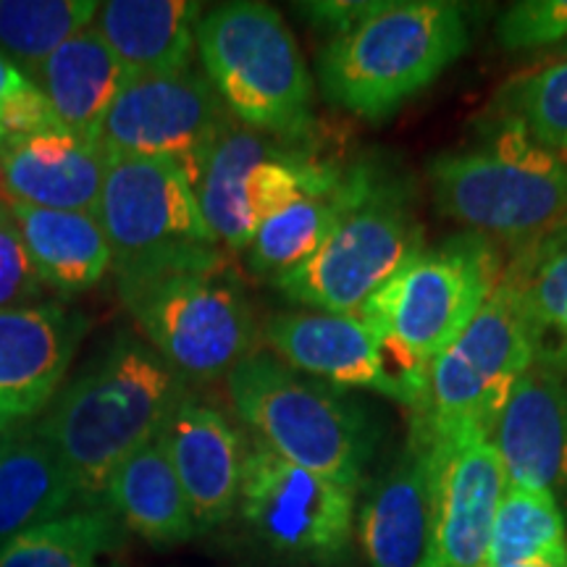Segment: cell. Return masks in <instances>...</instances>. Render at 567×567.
<instances>
[{"label":"cell","mask_w":567,"mask_h":567,"mask_svg":"<svg viewBox=\"0 0 567 567\" xmlns=\"http://www.w3.org/2000/svg\"><path fill=\"white\" fill-rule=\"evenodd\" d=\"M187 386L151 344L118 331L63 386L38 431L61 455L76 496L97 507L113 471L163 434Z\"/></svg>","instance_id":"cell-1"},{"label":"cell","mask_w":567,"mask_h":567,"mask_svg":"<svg viewBox=\"0 0 567 567\" xmlns=\"http://www.w3.org/2000/svg\"><path fill=\"white\" fill-rule=\"evenodd\" d=\"M471 45L463 6L446 0H371L354 24L323 42L316 74L323 97L384 122L434 84Z\"/></svg>","instance_id":"cell-2"},{"label":"cell","mask_w":567,"mask_h":567,"mask_svg":"<svg viewBox=\"0 0 567 567\" xmlns=\"http://www.w3.org/2000/svg\"><path fill=\"white\" fill-rule=\"evenodd\" d=\"M234 413L276 455L358 492L379 446L371 408L310 379L274 352H252L226 375Z\"/></svg>","instance_id":"cell-3"},{"label":"cell","mask_w":567,"mask_h":567,"mask_svg":"<svg viewBox=\"0 0 567 567\" xmlns=\"http://www.w3.org/2000/svg\"><path fill=\"white\" fill-rule=\"evenodd\" d=\"M431 197L465 231L515 250L567 226V158L507 122L486 142L431 158Z\"/></svg>","instance_id":"cell-4"},{"label":"cell","mask_w":567,"mask_h":567,"mask_svg":"<svg viewBox=\"0 0 567 567\" xmlns=\"http://www.w3.org/2000/svg\"><path fill=\"white\" fill-rule=\"evenodd\" d=\"M502 271L505 258L492 239L455 234L410 255L358 316L379 334L402 373L423 389L429 365L478 316Z\"/></svg>","instance_id":"cell-5"},{"label":"cell","mask_w":567,"mask_h":567,"mask_svg":"<svg viewBox=\"0 0 567 567\" xmlns=\"http://www.w3.org/2000/svg\"><path fill=\"white\" fill-rule=\"evenodd\" d=\"M197 55L234 122L281 140L313 137V76L274 6L234 0L205 11Z\"/></svg>","instance_id":"cell-6"},{"label":"cell","mask_w":567,"mask_h":567,"mask_svg":"<svg viewBox=\"0 0 567 567\" xmlns=\"http://www.w3.org/2000/svg\"><path fill=\"white\" fill-rule=\"evenodd\" d=\"M118 297L147 344L187 384L226 379L247 354L258 352L252 305L229 266L122 281Z\"/></svg>","instance_id":"cell-7"},{"label":"cell","mask_w":567,"mask_h":567,"mask_svg":"<svg viewBox=\"0 0 567 567\" xmlns=\"http://www.w3.org/2000/svg\"><path fill=\"white\" fill-rule=\"evenodd\" d=\"M97 218L109 237L116 284L226 266L193 182L168 161L109 155Z\"/></svg>","instance_id":"cell-8"},{"label":"cell","mask_w":567,"mask_h":567,"mask_svg":"<svg viewBox=\"0 0 567 567\" xmlns=\"http://www.w3.org/2000/svg\"><path fill=\"white\" fill-rule=\"evenodd\" d=\"M344 172L318 155L313 137H271L231 118L205 163L197 200L218 245L247 252L260 226L305 195L331 189Z\"/></svg>","instance_id":"cell-9"},{"label":"cell","mask_w":567,"mask_h":567,"mask_svg":"<svg viewBox=\"0 0 567 567\" xmlns=\"http://www.w3.org/2000/svg\"><path fill=\"white\" fill-rule=\"evenodd\" d=\"M536 360L534 323L499 279L478 316L429 365L410 423L431 434L476 425L492 436L509 392Z\"/></svg>","instance_id":"cell-10"},{"label":"cell","mask_w":567,"mask_h":567,"mask_svg":"<svg viewBox=\"0 0 567 567\" xmlns=\"http://www.w3.org/2000/svg\"><path fill=\"white\" fill-rule=\"evenodd\" d=\"M423 247V226L402 182L381 176L313 258L276 276V289L318 313H358Z\"/></svg>","instance_id":"cell-11"},{"label":"cell","mask_w":567,"mask_h":567,"mask_svg":"<svg viewBox=\"0 0 567 567\" xmlns=\"http://www.w3.org/2000/svg\"><path fill=\"white\" fill-rule=\"evenodd\" d=\"M239 515L258 542L281 557L334 565L354 534V488L318 476L252 439L247 446Z\"/></svg>","instance_id":"cell-12"},{"label":"cell","mask_w":567,"mask_h":567,"mask_svg":"<svg viewBox=\"0 0 567 567\" xmlns=\"http://www.w3.org/2000/svg\"><path fill=\"white\" fill-rule=\"evenodd\" d=\"M231 113L208 76L197 71H161L126 76L103 124L101 145L109 155L168 161L193 182L195 193L205 163Z\"/></svg>","instance_id":"cell-13"},{"label":"cell","mask_w":567,"mask_h":567,"mask_svg":"<svg viewBox=\"0 0 567 567\" xmlns=\"http://www.w3.org/2000/svg\"><path fill=\"white\" fill-rule=\"evenodd\" d=\"M421 431L429 444L434 486V567H484L488 536L507 473L492 436L476 425Z\"/></svg>","instance_id":"cell-14"},{"label":"cell","mask_w":567,"mask_h":567,"mask_svg":"<svg viewBox=\"0 0 567 567\" xmlns=\"http://www.w3.org/2000/svg\"><path fill=\"white\" fill-rule=\"evenodd\" d=\"M264 342L281 363L337 389H368L410 408L421 402L415 384L358 313L334 316L318 310H289L266 318Z\"/></svg>","instance_id":"cell-15"},{"label":"cell","mask_w":567,"mask_h":567,"mask_svg":"<svg viewBox=\"0 0 567 567\" xmlns=\"http://www.w3.org/2000/svg\"><path fill=\"white\" fill-rule=\"evenodd\" d=\"M434 536L429 444L410 425L402 452L360 507L358 538L368 567H434Z\"/></svg>","instance_id":"cell-16"},{"label":"cell","mask_w":567,"mask_h":567,"mask_svg":"<svg viewBox=\"0 0 567 567\" xmlns=\"http://www.w3.org/2000/svg\"><path fill=\"white\" fill-rule=\"evenodd\" d=\"M84 318L63 305L0 310V425L13 429L48 408L84 337Z\"/></svg>","instance_id":"cell-17"},{"label":"cell","mask_w":567,"mask_h":567,"mask_svg":"<svg viewBox=\"0 0 567 567\" xmlns=\"http://www.w3.org/2000/svg\"><path fill=\"white\" fill-rule=\"evenodd\" d=\"M492 442L507 481L567 492V371L536 360L509 392Z\"/></svg>","instance_id":"cell-18"},{"label":"cell","mask_w":567,"mask_h":567,"mask_svg":"<svg viewBox=\"0 0 567 567\" xmlns=\"http://www.w3.org/2000/svg\"><path fill=\"white\" fill-rule=\"evenodd\" d=\"M168 455L197 530L218 528L239 502L247 446L229 415L187 394L166 429Z\"/></svg>","instance_id":"cell-19"},{"label":"cell","mask_w":567,"mask_h":567,"mask_svg":"<svg viewBox=\"0 0 567 567\" xmlns=\"http://www.w3.org/2000/svg\"><path fill=\"white\" fill-rule=\"evenodd\" d=\"M109 153L63 126L0 147V179L9 203L97 216Z\"/></svg>","instance_id":"cell-20"},{"label":"cell","mask_w":567,"mask_h":567,"mask_svg":"<svg viewBox=\"0 0 567 567\" xmlns=\"http://www.w3.org/2000/svg\"><path fill=\"white\" fill-rule=\"evenodd\" d=\"M203 3L193 0H109L95 30L122 63L126 76L193 66Z\"/></svg>","instance_id":"cell-21"},{"label":"cell","mask_w":567,"mask_h":567,"mask_svg":"<svg viewBox=\"0 0 567 567\" xmlns=\"http://www.w3.org/2000/svg\"><path fill=\"white\" fill-rule=\"evenodd\" d=\"M63 130L101 142L103 124L126 82V71L95 27L74 34L34 74Z\"/></svg>","instance_id":"cell-22"},{"label":"cell","mask_w":567,"mask_h":567,"mask_svg":"<svg viewBox=\"0 0 567 567\" xmlns=\"http://www.w3.org/2000/svg\"><path fill=\"white\" fill-rule=\"evenodd\" d=\"M379 179V172H373L368 163H354L331 189L305 195L266 221L247 247L250 271L276 279L313 258Z\"/></svg>","instance_id":"cell-23"},{"label":"cell","mask_w":567,"mask_h":567,"mask_svg":"<svg viewBox=\"0 0 567 567\" xmlns=\"http://www.w3.org/2000/svg\"><path fill=\"white\" fill-rule=\"evenodd\" d=\"M103 496L118 520L153 547H176L197 534L163 434L113 471Z\"/></svg>","instance_id":"cell-24"},{"label":"cell","mask_w":567,"mask_h":567,"mask_svg":"<svg viewBox=\"0 0 567 567\" xmlns=\"http://www.w3.org/2000/svg\"><path fill=\"white\" fill-rule=\"evenodd\" d=\"M42 287L63 297L87 292L111 268V245L92 213L9 203Z\"/></svg>","instance_id":"cell-25"},{"label":"cell","mask_w":567,"mask_h":567,"mask_svg":"<svg viewBox=\"0 0 567 567\" xmlns=\"http://www.w3.org/2000/svg\"><path fill=\"white\" fill-rule=\"evenodd\" d=\"M76 496L55 446L32 429H9L0 442V547L61 517Z\"/></svg>","instance_id":"cell-26"},{"label":"cell","mask_w":567,"mask_h":567,"mask_svg":"<svg viewBox=\"0 0 567 567\" xmlns=\"http://www.w3.org/2000/svg\"><path fill=\"white\" fill-rule=\"evenodd\" d=\"M502 284L513 289L538 337V360L567 368V226L517 247Z\"/></svg>","instance_id":"cell-27"},{"label":"cell","mask_w":567,"mask_h":567,"mask_svg":"<svg viewBox=\"0 0 567 567\" xmlns=\"http://www.w3.org/2000/svg\"><path fill=\"white\" fill-rule=\"evenodd\" d=\"M536 559L567 565L563 509L555 494L507 481L494 515L484 567H507Z\"/></svg>","instance_id":"cell-28"},{"label":"cell","mask_w":567,"mask_h":567,"mask_svg":"<svg viewBox=\"0 0 567 567\" xmlns=\"http://www.w3.org/2000/svg\"><path fill=\"white\" fill-rule=\"evenodd\" d=\"M97 0H0V51L34 80L63 42L92 27Z\"/></svg>","instance_id":"cell-29"},{"label":"cell","mask_w":567,"mask_h":567,"mask_svg":"<svg viewBox=\"0 0 567 567\" xmlns=\"http://www.w3.org/2000/svg\"><path fill=\"white\" fill-rule=\"evenodd\" d=\"M118 542L111 513L97 507L76 509L34 526L0 547V567H101Z\"/></svg>","instance_id":"cell-30"},{"label":"cell","mask_w":567,"mask_h":567,"mask_svg":"<svg viewBox=\"0 0 567 567\" xmlns=\"http://www.w3.org/2000/svg\"><path fill=\"white\" fill-rule=\"evenodd\" d=\"M507 122L567 158V59L520 76L499 97Z\"/></svg>","instance_id":"cell-31"},{"label":"cell","mask_w":567,"mask_h":567,"mask_svg":"<svg viewBox=\"0 0 567 567\" xmlns=\"http://www.w3.org/2000/svg\"><path fill=\"white\" fill-rule=\"evenodd\" d=\"M496 42L505 51H534L567 38V0H520L496 21Z\"/></svg>","instance_id":"cell-32"},{"label":"cell","mask_w":567,"mask_h":567,"mask_svg":"<svg viewBox=\"0 0 567 567\" xmlns=\"http://www.w3.org/2000/svg\"><path fill=\"white\" fill-rule=\"evenodd\" d=\"M42 289L11 205L6 203L0 208V310L32 308L42 300Z\"/></svg>","instance_id":"cell-33"},{"label":"cell","mask_w":567,"mask_h":567,"mask_svg":"<svg viewBox=\"0 0 567 567\" xmlns=\"http://www.w3.org/2000/svg\"><path fill=\"white\" fill-rule=\"evenodd\" d=\"M24 80H30V76L21 74V71L13 66L11 61L3 59V53H0V105L9 101L11 92L17 90Z\"/></svg>","instance_id":"cell-34"},{"label":"cell","mask_w":567,"mask_h":567,"mask_svg":"<svg viewBox=\"0 0 567 567\" xmlns=\"http://www.w3.org/2000/svg\"><path fill=\"white\" fill-rule=\"evenodd\" d=\"M507 567H567L565 563H547V559H536V563H520V565H507Z\"/></svg>","instance_id":"cell-35"},{"label":"cell","mask_w":567,"mask_h":567,"mask_svg":"<svg viewBox=\"0 0 567 567\" xmlns=\"http://www.w3.org/2000/svg\"><path fill=\"white\" fill-rule=\"evenodd\" d=\"M9 203V197H6V189H3V179H0V208H3V205Z\"/></svg>","instance_id":"cell-36"},{"label":"cell","mask_w":567,"mask_h":567,"mask_svg":"<svg viewBox=\"0 0 567 567\" xmlns=\"http://www.w3.org/2000/svg\"><path fill=\"white\" fill-rule=\"evenodd\" d=\"M6 434H9V429H3V425H0V442H3Z\"/></svg>","instance_id":"cell-37"}]
</instances>
